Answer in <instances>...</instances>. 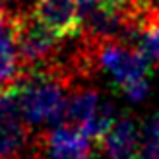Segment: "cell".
I'll return each instance as SVG.
<instances>
[{
	"mask_svg": "<svg viewBox=\"0 0 159 159\" xmlns=\"http://www.w3.org/2000/svg\"><path fill=\"white\" fill-rule=\"evenodd\" d=\"M103 101L105 99L99 95V91L91 89V87L74 89V93L66 101V109H64V115H62L60 126H70V128L85 134L93 124Z\"/></svg>",
	"mask_w": 159,
	"mask_h": 159,
	"instance_id": "6",
	"label": "cell"
},
{
	"mask_svg": "<svg viewBox=\"0 0 159 159\" xmlns=\"http://www.w3.org/2000/svg\"><path fill=\"white\" fill-rule=\"evenodd\" d=\"M35 16L62 39L76 37L82 31V16L76 0H41Z\"/></svg>",
	"mask_w": 159,
	"mask_h": 159,
	"instance_id": "5",
	"label": "cell"
},
{
	"mask_svg": "<svg viewBox=\"0 0 159 159\" xmlns=\"http://www.w3.org/2000/svg\"><path fill=\"white\" fill-rule=\"evenodd\" d=\"M142 144V132L130 116L115 122L111 132L103 138V153L107 159H136Z\"/></svg>",
	"mask_w": 159,
	"mask_h": 159,
	"instance_id": "7",
	"label": "cell"
},
{
	"mask_svg": "<svg viewBox=\"0 0 159 159\" xmlns=\"http://www.w3.org/2000/svg\"><path fill=\"white\" fill-rule=\"evenodd\" d=\"M16 45H18L20 64L25 76L31 72L47 70L52 64L60 51L62 37L49 29L33 14L16 23Z\"/></svg>",
	"mask_w": 159,
	"mask_h": 159,
	"instance_id": "3",
	"label": "cell"
},
{
	"mask_svg": "<svg viewBox=\"0 0 159 159\" xmlns=\"http://www.w3.org/2000/svg\"><path fill=\"white\" fill-rule=\"evenodd\" d=\"M41 0H0V14L14 25L37 12Z\"/></svg>",
	"mask_w": 159,
	"mask_h": 159,
	"instance_id": "10",
	"label": "cell"
},
{
	"mask_svg": "<svg viewBox=\"0 0 159 159\" xmlns=\"http://www.w3.org/2000/svg\"><path fill=\"white\" fill-rule=\"evenodd\" d=\"M99 70H105L130 101H144L149 91L152 64L130 45L118 41L95 43Z\"/></svg>",
	"mask_w": 159,
	"mask_h": 159,
	"instance_id": "2",
	"label": "cell"
},
{
	"mask_svg": "<svg viewBox=\"0 0 159 159\" xmlns=\"http://www.w3.org/2000/svg\"><path fill=\"white\" fill-rule=\"evenodd\" d=\"M153 2H155V4H157V6H159V0H153Z\"/></svg>",
	"mask_w": 159,
	"mask_h": 159,
	"instance_id": "12",
	"label": "cell"
},
{
	"mask_svg": "<svg viewBox=\"0 0 159 159\" xmlns=\"http://www.w3.org/2000/svg\"><path fill=\"white\" fill-rule=\"evenodd\" d=\"M142 144L136 159H159V113L149 115L142 124Z\"/></svg>",
	"mask_w": 159,
	"mask_h": 159,
	"instance_id": "9",
	"label": "cell"
},
{
	"mask_svg": "<svg viewBox=\"0 0 159 159\" xmlns=\"http://www.w3.org/2000/svg\"><path fill=\"white\" fill-rule=\"evenodd\" d=\"M21 78L23 70L16 45V25L0 14V91L18 85Z\"/></svg>",
	"mask_w": 159,
	"mask_h": 159,
	"instance_id": "8",
	"label": "cell"
},
{
	"mask_svg": "<svg viewBox=\"0 0 159 159\" xmlns=\"http://www.w3.org/2000/svg\"><path fill=\"white\" fill-rule=\"evenodd\" d=\"M39 144L45 159H93V140L70 126H54Z\"/></svg>",
	"mask_w": 159,
	"mask_h": 159,
	"instance_id": "4",
	"label": "cell"
},
{
	"mask_svg": "<svg viewBox=\"0 0 159 159\" xmlns=\"http://www.w3.org/2000/svg\"><path fill=\"white\" fill-rule=\"evenodd\" d=\"M99 4H101V0H76V6L80 10V16H82V21H84L85 16L91 14Z\"/></svg>",
	"mask_w": 159,
	"mask_h": 159,
	"instance_id": "11",
	"label": "cell"
},
{
	"mask_svg": "<svg viewBox=\"0 0 159 159\" xmlns=\"http://www.w3.org/2000/svg\"><path fill=\"white\" fill-rule=\"evenodd\" d=\"M70 85L51 70L25 74L18 84L21 115L27 124L60 126Z\"/></svg>",
	"mask_w": 159,
	"mask_h": 159,
	"instance_id": "1",
	"label": "cell"
}]
</instances>
